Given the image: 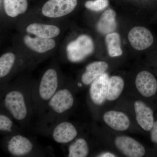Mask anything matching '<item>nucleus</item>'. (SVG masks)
<instances>
[{"label": "nucleus", "instance_id": "obj_25", "mask_svg": "<svg viewBox=\"0 0 157 157\" xmlns=\"http://www.w3.org/2000/svg\"><path fill=\"white\" fill-rule=\"evenodd\" d=\"M151 131V139L152 142L157 144V121L155 122Z\"/></svg>", "mask_w": 157, "mask_h": 157}, {"label": "nucleus", "instance_id": "obj_5", "mask_svg": "<svg viewBox=\"0 0 157 157\" xmlns=\"http://www.w3.org/2000/svg\"><path fill=\"white\" fill-rule=\"evenodd\" d=\"M115 144L117 148L126 156L141 157L145 155L144 147L138 141L128 136L117 137Z\"/></svg>", "mask_w": 157, "mask_h": 157}, {"label": "nucleus", "instance_id": "obj_19", "mask_svg": "<svg viewBox=\"0 0 157 157\" xmlns=\"http://www.w3.org/2000/svg\"><path fill=\"white\" fill-rule=\"evenodd\" d=\"M124 86L123 78L119 76H113L109 78L107 100L113 101L121 95Z\"/></svg>", "mask_w": 157, "mask_h": 157}, {"label": "nucleus", "instance_id": "obj_18", "mask_svg": "<svg viewBox=\"0 0 157 157\" xmlns=\"http://www.w3.org/2000/svg\"><path fill=\"white\" fill-rule=\"evenodd\" d=\"M27 0H4V9L6 14L10 17H17L27 11Z\"/></svg>", "mask_w": 157, "mask_h": 157}, {"label": "nucleus", "instance_id": "obj_10", "mask_svg": "<svg viewBox=\"0 0 157 157\" xmlns=\"http://www.w3.org/2000/svg\"><path fill=\"white\" fill-rule=\"evenodd\" d=\"M134 108L137 123L144 131H150L155 122L152 109L140 101H135Z\"/></svg>", "mask_w": 157, "mask_h": 157}, {"label": "nucleus", "instance_id": "obj_8", "mask_svg": "<svg viewBox=\"0 0 157 157\" xmlns=\"http://www.w3.org/2000/svg\"><path fill=\"white\" fill-rule=\"evenodd\" d=\"M109 77L104 73L93 82L90 89V95L95 104L101 105L107 100Z\"/></svg>", "mask_w": 157, "mask_h": 157}, {"label": "nucleus", "instance_id": "obj_16", "mask_svg": "<svg viewBox=\"0 0 157 157\" xmlns=\"http://www.w3.org/2000/svg\"><path fill=\"white\" fill-rule=\"evenodd\" d=\"M108 65L104 61H96L87 65L86 70L82 76L81 80L83 84H91L95 79L105 73Z\"/></svg>", "mask_w": 157, "mask_h": 157}, {"label": "nucleus", "instance_id": "obj_2", "mask_svg": "<svg viewBox=\"0 0 157 157\" xmlns=\"http://www.w3.org/2000/svg\"><path fill=\"white\" fill-rule=\"evenodd\" d=\"M94 49L92 39L86 35H81L68 44L67 55L71 61L79 62L92 53Z\"/></svg>", "mask_w": 157, "mask_h": 157}, {"label": "nucleus", "instance_id": "obj_9", "mask_svg": "<svg viewBox=\"0 0 157 157\" xmlns=\"http://www.w3.org/2000/svg\"><path fill=\"white\" fill-rule=\"evenodd\" d=\"M135 85L140 94L146 98L154 95L157 90V81L153 75L147 71L137 74Z\"/></svg>", "mask_w": 157, "mask_h": 157}, {"label": "nucleus", "instance_id": "obj_20", "mask_svg": "<svg viewBox=\"0 0 157 157\" xmlns=\"http://www.w3.org/2000/svg\"><path fill=\"white\" fill-rule=\"evenodd\" d=\"M107 50L109 56L117 57L122 54L121 47V39L117 33H112L107 34L105 39Z\"/></svg>", "mask_w": 157, "mask_h": 157}, {"label": "nucleus", "instance_id": "obj_22", "mask_svg": "<svg viewBox=\"0 0 157 157\" xmlns=\"http://www.w3.org/2000/svg\"><path fill=\"white\" fill-rule=\"evenodd\" d=\"M15 61V55L12 52L4 54L0 57V77L4 78L11 71Z\"/></svg>", "mask_w": 157, "mask_h": 157}, {"label": "nucleus", "instance_id": "obj_1", "mask_svg": "<svg viewBox=\"0 0 157 157\" xmlns=\"http://www.w3.org/2000/svg\"><path fill=\"white\" fill-rule=\"evenodd\" d=\"M4 104L6 109L17 121L24 120L28 114V108L23 94L18 90H12L6 94Z\"/></svg>", "mask_w": 157, "mask_h": 157}, {"label": "nucleus", "instance_id": "obj_13", "mask_svg": "<svg viewBox=\"0 0 157 157\" xmlns=\"http://www.w3.org/2000/svg\"><path fill=\"white\" fill-rule=\"evenodd\" d=\"M103 119L107 125L115 131H126L130 126L129 118L124 113L120 111H107L103 116Z\"/></svg>", "mask_w": 157, "mask_h": 157}, {"label": "nucleus", "instance_id": "obj_26", "mask_svg": "<svg viewBox=\"0 0 157 157\" xmlns=\"http://www.w3.org/2000/svg\"><path fill=\"white\" fill-rule=\"evenodd\" d=\"M98 157H117L115 155L111 153L107 152L103 153L99 155Z\"/></svg>", "mask_w": 157, "mask_h": 157}, {"label": "nucleus", "instance_id": "obj_12", "mask_svg": "<svg viewBox=\"0 0 157 157\" xmlns=\"http://www.w3.org/2000/svg\"><path fill=\"white\" fill-rule=\"evenodd\" d=\"M78 132L75 127L69 122H62L54 129L52 137L56 142L67 144L74 140Z\"/></svg>", "mask_w": 157, "mask_h": 157}, {"label": "nucleus", "instance_id": "obj_7", "mask_svg": "<svg viewBox=\"0 0 157 157\" xmlns=\"http://www.w3.org/2000/svg\"><path fill=\"white\" fill-rule=\"evenodd\" d=\"M74 102L71 92L67 89H63L56 91L49 100L48 104L55 112L63 113L71 109Z\"/></svg>", "mask_w": 157, "mask_h": 157}, {"label": "nucleus", "instance_id": "obj_11", "mask_svg": "<svg viewBox=\"0 0 157 157\" xmlns=\"http://www.w3.org/2000/svg\"><path fill=\"white\" fill-rule=\"evenodd\" d=\"M33 148V144L26 137L16 135L11 137L7 145L8 151L13 155L21 156L29 154Z\"/></svg>", "mask_w": 157, "mask_h": 157}, {"label": "nucleus", "instance_id": "obj_17", "mask_svg": "<svg viewBox=\"0 0 157 157\" xmlns=\"http://www.w3.org/2000/svg\"><path fill=\"white\" fill-rule=\"evenodd\" d=\"M115 11L108 9L102 14L97 24V29L102 34H108L114 32L117 28Z\"/></svg>", "mask_w": 157, "mask_h": 157}, {"label": "nucleus", "instance_id": "obj_14", "mask_svg": "<svg viewBox=\"0 0 157 157\" xmlns=\"http://www.w3.org/2000/svg\"><path fill=\"white\" fill-rule=\"evenodd\" d=\"M25 45L31 50L39 53H44L53 49L56 42L52 39H45L36 36L32 38L26 35L24 38Z\"/></svg>", "mask_w": 157, "mask_h": 157}, {"label": "nucleus", "instance_id": "obj_24", "mask_svg": "<svg viewBox=\"0 0 157 157\" xmlns=\"http://www.w3.org/2000/svg\"><path fill=\"white\" fill-rule=\"evenodd\" d=\"M13 123L10 118L6 115H0V130L2 132H10L11 131Z\"/></svg>", "mask_w": 157, "mask_h": 157}, {"label": "nucleus", "instance_id": "obj_6", "mask_svg": "<svg viewBox=\"0 0 157 157\" xmlns=\"http://www.w3.org/2000/svg\"><path fill=\"white\" fill-rule=\"evenodd\" d=\"M129 42L132 47L137 50H143L152 44L154 38L150 31L143 27H135L129 32Z\"/></svg>", "mask_w": 157, "mask_h": 157}, {"label": "nucleus", "instance_id": "obj_21", "mask_svg": "<svg viewBox=\"0 0 157 157\" xmlns=\"http://www.w3.org/2000/svg\"><path fill=\"white\" fill-rule=\"evenodd\" d=\"M89 153V147L86 140L79 138L69 146V157H87Z\"/></svg>", "mask_w": 157, "mask_h": 157}, {"label": "nucleus", "instance_id": "obj_3", "mask_svg": "<svg viewBox=\"0 0 157 157\" xmlns=\"http://www.w3.org/2000/svg\"><path fill=\"white\" fill-rule=\"evenodd\" d=\"M77 4V0H48L42 7V13L46 17L58 18L72 12Z\"/></svg>", "mask_w": 157, "mask_h": 157}, {"label": "nucleus", "instance_id": "obj_4", "mask_svg": "<svg viewBox=\"0 0 157 157\" xmlns=\"http://www.w3.org/2000/svg\"><path fill=\"white\" fill-rule=\"evenodd\" d=\"M58 86V77L53 69L46 70L42 76L39 84V97L43 101H48L56 92Z\"/></svg>", "mask_w": 157, "mask_h": 157}, {"label": "nucleus", "instance_id": "obj_15", "mask_svg": "<svg viewBox=\"0 0 157 157\" xmlns=\"http://www.w3.org/2000/svg\"><path fill=\"white\" fill-rule=\"evenodd\" d=\"M26 31L29 33L45 39H52L57 36L60 30L56 26L33 23L28 26Z\"/></svg>", "mask_w": 157, "mask_h": 157}, {"label": "nucleus", "instance_id": "obj_23", "mask_svg": "<svg viewBox=\"0 0 157 157\" xmlns=\"http://www.w3.org/2000/svg\"><path fill=\"white\" fill-rule=\"evenodd\" d=\"M109 5L108 0H95L88 1L85 4L86 9L95 11H99L104 10Z\"/></svg>", "mask_w": 157, "mask_h": 157}]
</instances>
